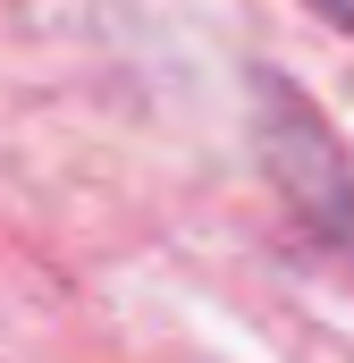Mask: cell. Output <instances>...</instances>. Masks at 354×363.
Masks as SVG:
<instances>
[{"label":"cell","instance_id":"7a4b0ae2","mask_svg":"<svg viewBox=\"0 0 354 363\" xmlns=\"http://www.w3.org/2000/svg\"><path fill=\"white\" fill-rule=\"evenodd\" d=\"M304 9H312V17H329V26L354 43V0H304Z\"/></svg>","mask_w":354,"mask_h":363},{"label":"cell","instance_id":"6da1fadb","mask_svg":"<svg viewBox=\"0 0 354 363\" xmlns=\"http://www.w3.org/2000/svg\"><path fill=\"white\" fill-rule=\"evenodd\" d=\"M262 161L270 186L287 194V211L312 228V245H354V169L338 135L321 127V110H304L278 77L262 85Z\"/></svg>","mask_w":354,"mask_h":363}]
</instances>
